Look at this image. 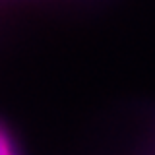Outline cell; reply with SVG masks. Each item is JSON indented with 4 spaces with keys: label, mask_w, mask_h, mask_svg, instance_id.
I'll use <instances>...</instances> for the list:
<instances>
[{
    "label": "cell",
    "mask_w": 155,
    "mask_h": 155,
    "mask_svg": "<svg viewBox=\"0 0 155 155\" xmlns=\"http://www.w3.org/2000/svg\"><path fill=\"white\" fill-rule=\"evenodd\" d=\"M0 155H19L12 132L0 122Z\"/></svg>",
    "instance_id": "6da1fadb"
}]
</instances>
